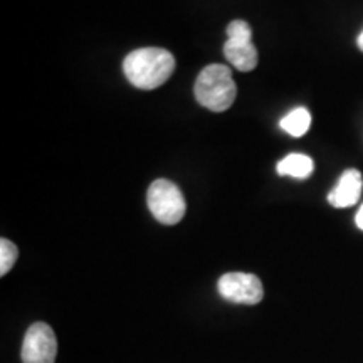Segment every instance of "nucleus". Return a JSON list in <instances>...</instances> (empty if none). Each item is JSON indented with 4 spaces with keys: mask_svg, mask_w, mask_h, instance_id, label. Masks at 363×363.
<instances>
[{
    "mask_svg": "<svg viewBox=\"0 0 363 363\" xmlns=\"http://www.w3.org/2000/svg\"><path fill=\"white\" fill-rule=\"evenodd\" d=\"M126 79L138 89H157L170 79L175 71L174 54L162 48L135 49L123 61Z\"/></svg>",
    "mask_w": 363,
    "mask_h": 363,
    "instance_id": "obj_1",
    "label": "nucleus"
},
{
    "mask_svg": "<svg viewBox=\"0 0 363 363\" xmlns=\"http://www.w3.org/2000/svg\"><path fill=\"white\" fill-rule=\"evenodd\" d=\"M194 93L203 108L222 113L233 106L238 96V86L229 67L224 65H211L203 67L199 74Z\"/></svg>",
    "mask_w": 363,
    "mask_h": 363,
    "instance_id": "obj_2",
    "label": "nucleus"
},
{
    "mask_svg": "<svg viewBox=\"0 0 363 363\" xmlns=\"http://www.w3.org/2000/svg\"><path fill=\"white\" fill-rule=\"evenodd\" d=\"M147 203L152 216L165 225L179 224L187 211L184 194L174 182L165 179H158L150 185Z\"/></svg>",
    "mask_w": 363,
    "mask_h": 363,
    "instance_id": "obj_3",
    "label": "nucleus"
},
{
    "mask_svg": "<svg viewBox=\"0 0 363 363\" xmlns=\"http://www.w3.org/2000/svg\"><path fill=\"white\" fill-rule=\"evenodd\" d=\"M217 288L222 298L238 305H257L264 298L261 279L249 272H227L219 279Z\"/></svg>",
    "mask_w": 363,
    "mask_h": 363,
    "instance_id": "obj_4",
    "label": "nucleus"
},
{
    "mask_svg": "<svg viewBox=\"0 0 363 363\" xmlns=\"http://www.w3.org/2000/svg\"><path fill=\"white\" fill-rule=\"evenodd\" d=\"M57 355V340L48 323L38 321L27 330L22 342V362L24 363H54Z\"/></svg>",
    "mask_w": 363,
    "mask_h": 363,
    "instance_id": "obj_5",
    "label": "nucleus"
},
{
    "mask_svg": "<svg viewBox=\"0 0 363 363\" xmlns=\"http://www.w3.org/2000/svg\"><path fill=\"white\" fill-rule=\"evenodd\" d=\"M363 177L358 170L350 169L340 177L337 187L328 194V202L337 208H347L355 206L362 195Z\"/></svg>",
    "mask_w": 363,
    "mask_h": 363,
    "instance_id": "obj_6",
    "label": "nucleus"
},
{
    "mask_svg": "<svg viewBox=\"0 0 363 363\" xmlns=\"http://www.w3.org/2000/svg\"><path fill=\"white\" fill-rule=\"evenodd\" d=\"M224 54L227 61L233 65L235 69L249 72L257 66V49L252 40H225Z\"/></svg>",
    "mask_w": 363,
    "mask_h": 363,
    "instance_id": "obj_7",
    "label": "nucleus"
},
{
    "mask_svg": "<svg viewBox=\"0 0 363 363\" xmlns=\"http://www.w3.org/2000/svg\"><path fill=\"white\" fill-rule=\"evenodd\" d=\"M315 170V163L308 155L303 153H291L286 155L278 163V174L283 177H293V179H308Z\"/></svg>",
    "mask_w": 363,
    "mask_h": 363,
    "instance_id": "obj_8",
    "label": "nucleus"
},
{
    "mask_svg": "<svg viewBox=\"0 0 363 363\" xmlns=\"http://www.w3.org/2000/svg\"><path fill=\"white\" fill-rule=\"evenodd\" d=\"M311 125V115L306 108H294L293 111H289L283 120H281V128L286 133L291 136H303L306 135V131L310 130Z\"/></svg>",
    "mask_w": 363,
    "mask_h": 363,
    "instance_id": "obj_9",
    "label": "nucleus"
},
{
    "mask_svg": "<svg viewBox=\"0 0 363 363\" xmlns=\"http://www.w3.org/2000/svg\"><path fill=\"white\" fill-rule=\"evenodd\" d=\"M19 257V249L9 239L0 240V276H6L16 264Z\"/></svg>",
    "mask_w": 363,
    "mask_h": 363,
    "instance_id": "obj_10",
    "label": "nucleus"
},
{
    "mask_svg": "<svg viewBox=\"0 0 363 363\" xmlns=\"http://www.w3.org/2000/svg\"><path fill=\"white\" fill-rule=\"evenodd\" d=\"M229 40H252V29L246 21H233L227 26Z\"/></svg>",
    "mask_w": 363,
    "mask_h": 363,
    "instance_id": "obj_11",
    "label": "nucleus"
},
{
    "mask_svg": "<svg viewBox=\"0 0 363 363\" xmlns=\"http://www.w3.org/2000/svg\"><path fill=\"white\" fill-rule=\"evenodd\" d=\"M355 222H357L358 229L363 230V206L360 207V211H358V214H357V217H355Z\"/></svg>",
    "mask_w": 363,
    "mask_h": 363,
    "instance_id": "obj_12",
    "label": "nucleus"
},
{
    "mask_svg": "<svg viewBox=\"0 0 363 363\" xmlns=\"http://www.w3.org/2000/svg\"><path fill=\"white\" fill-rule=\"evenodd\" d=\"M358 48H360V51L363 52V33L358 35Z\"/></svg>",
    "mask_w": 363,
    "mask_h": 363,
    "instance_id": "obj_13",
    "label": "nucleus"
}]
</instances>
